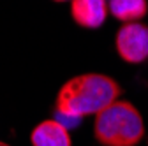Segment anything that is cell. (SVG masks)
<instances>
[{
	"mask_svg": "<svg viewBox=\"0 0 148 146\" xmlns=\"http://www.w3.org/2000/svg\"><path fill=\"white\" fill-rule=\"evenodd\" d=\"M120 88L115 79L104 74H81L69 79L57 97V111L78 121L83 116L97 115L118 100Z\"/></svg>",
	"mask_w": 148,
	"mask_h": 146,
	"instance_id": "obj_1",
	"label": "cell"
},
{
	"mask_svg": "<svg viewBox=\"0 0 148 146\" xmlns=\"http://www.w3.org/2000/svg\"><path fill=\"white\" fill-rule=\"evenodd\" d=\"M72 20L85 28H99L109 14L106 0H72Z\"/></svg>",
	"mask_w": 148,
	"mask_h": 146,
	"instance_id": "obj_4",
	"label": "cell"
},
{
	"mask_svg": "<svg viewBox=\"0 0 148 146\" xmlns=\"http://www.w3.org/2000/svg\"><path fill=\"white\" fill-rule=\"evenodd\" d=\"M55 2H65V0H55Z\"/></svg>",
	"mask_w": 148,
	"mask_h": 146,
	"instance_id": "obj_8",
	"label": "cell"
},
{
	"mask_svg": "<svg viewBox=\"0 0 148 146\" xmlns=\"http://www.w3.org/2000/svg\"><path fill=\"white\" fill-rule=\"evenodd\" d=\"M0 146H9L7 143H2V141H0Z\"/></svg>",
	"mask_w": 148,
	"mask_h": 146,
	"instance_id": "obj_7",
	"label": "cell"
},
{
	"mask_svg": "<svg viewBox=\"0 0 148 146\" xmlns=\"http://www.w3.org/2000/svg\"><path fill=\"white\" fill-rule=\"evenodd\" d=\"M116 51L129 63L148 58V28L141 23H125L116 33Z\"/></svg>",
	"mask_w": 148,
	"mask_h": 146,
	"instance_id": "obj_3",
	"label": "cell"
},
{
	"mask_svg": "<svg viewBox=\"0 0 148 146\" xmlns=\"http://www.w3.org/2000/svg\"><path fill=\"white\" fill-rule=\"evenodd\" d=\"M94 132L104 146H134L143 139L145 123L131 102L115 100L95 115Z\"/></svg>",
	"mask_w": 148,
	"mask_h": 146,
	"instance_id": "obj_2",
	"label": "cell"
},
{
	"mask_svg": "<svg viewBox=\"0 0 148 146\" xmlns=\"http://www.w3.org/2000/svg\"><path fill=\"white\" fill-rule=\"evenodd\" d=\"M108 7L116 20L125 23H134L136 20L146 14L148 4L146 0H109Z\"/></svg>",
	"mask_w": 148,
	"mask_h": 146,
	"instance_id": "obj_6",
	"label": "cell"
},
{
	"mask_svg": "<svg viewBox=\"0 0 148 146\" xmlns=\"http://www.w3.org/2000/svg\"><path fill=\"white\" fill-rule=\"evenodd\" d=\"M32 146H71L67 125L58 120H44L32 130Z\"/></svg>",
	"mask_w": 148,
	"mask_h": 146,
	"instance_id": "obj_5",
	"label": "cell"
}]
</instances>
